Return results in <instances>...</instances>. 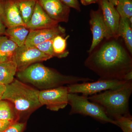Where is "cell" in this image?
I'll list each match as a JSON object with an SVG mask.
<instances>
[{"label":"cell","mask_w":132,"mask_h":132,"mask_svg":"<svg viewBox=\"0 0 132 132\" xmlns=\"http://www.w3.org/2000/svg\"><path fill=\"white\" fill-rule=\"evenodd\" d=\"M85 65L100 79L125 80L132 71V54L120 36L104 39L89 53Z\"/></svg>","instance_id":"cell-1"},{"label":"cell","mask_w":132,"mask_h":132,"mask_svg":"<svg viewBox=\"0 0 132 132\" xmlns=\"http://www.w3.org/2000/svg\"><path fill=\"white\" fill-rule=\"evenodd\" d=\"M16 76L22 82L30 83L43 90L55 88L65 84L70 85L94 80L89 78L63 75L39 63L33 64L24 70L18 71Z\"/></svg>","instance_id":"cell-2"},{"label":"cell","mask_w":132,"mask_h":132,"mask_svg":"<svg viewBox=\"0 0 132 132\" xmlns=\"http://www.w3.org/2000/svg\"><path fill=\"white\" fill-rule=\"evenodd\" d=\"M132 93V81L115 90H109L88 97L90 101L103 109L107 116L114 120L130 114L129 101Z\"/></svg>","instance_id":"cell-3"},{"label":"cell","mask_w":132,"mask_h":132,"mask_svg":"<svg viewBox=\"0 0 132 132\" xmlns=\"http://www.w3.org/2000/svg\"><path fill=\"white\" fill-rule=\"evenodd\" d=\"M6 86L2 100L11 102L16 111L27 113L41 106L39 100V90L16 79Z\"/></svg>","instance_id":"cell-4"},{"label":"cell","mask_w":132,"mask_h":132,"mask_svg":"<svg viewBox=\"0 0 132 132\" xmlns=\"http://www.w3.org/2000/svg\"><path fill=\"white\" fill-rule=\"evenodd\" d=\"M88 97L78 94H69L68 104L71 106L69 114L89 116L101 122L115 125L114 120L107 116L103 109L98 104L89 101Z\"/></svg>","instance_id":"cell-5"},{"label":"cell","mask_w":132,"mask_h":132,"mask_svg":"<svg viewBox=\"0 0 132 132\" xmlns=\"http://www.w3.org/2000/svg\"><path fill=\"white\" fill-rule=\"evenodd\" d=\"M130 81L117 80L101 79L95 82H85L68 85L69 93H81L88 96L101 93L102 91L115 90L123 86Z\"/></svg>","instance_id":"cell-6"},{"label":"cell","mask_w":132,"mask_h":132,"mask_svg":"<svg viewBox=\"0 0 132 132\" xmlns=\"http://www.w3.org/2000/svg\"><path fill=\"white\" fill-rule=\"evenodd\" d=\"M69 93L67 87H59L39 91V100L41 106L45 105L51 111H58L68 104Z\"/></svg>","instance_id":"cell-7"},{"label":"cell","mask_w":132,"mask_h":132,"mask_svg":"<svg viewBox=\"0 0 132 132\" xmlns=\"http://www.w3.org/2000/svg\"><path fill=\"white\" fill-rule=\"evenodd\" d=\"M52 58L35 47H30L24 45L18 47L13 60L16 63L18 72L33 64L46 61Z\"/></svg>","instance_id":"cell-8"},{"label":"cell","mask_w":132,"mask_h":132,"mask_svg":"<svg viewBox=\"0 0 132 132\" xmlns=\"http://www.w3.org/2000/svg\"><path fill=\"white\" fill-rule=\"evenodd\" d=\"M18 1V0H0V19L6 28L26 26L21 16Z\"/></svg>","instance_id":"cell-9"},{"label":"cell","mask_w":132,"mask_h":132,"mask_svg":"<svg viewBox=\"0 0 132 132\" xmlns=\"http://www.w3.org/2000/svg\"><path fill=\"white\" fill-rule=\"evenodd\" d=\"M99 7L102 12L107 29V38L119 37L118 29L120 16L115 6L108 0H98Z\"/></svg>","instance_id":"cell-10"},{"label":"cell","mask_w":132,"mask_h":132,"mask_svg":"<svg viewBox=\"0 0 132 132\" xmlns=\"http://www.w3.org/2000/svg\"><path fill=\"white\" fill-rule=\"evenodd\" d=\"M89 24L93 35V39L91 47L88 51V53L103 39L107 38L106 27L101 9L99 7L97 10H92L90 11Z\"/></svg>","instance_id":"cell-11"},{"label":"cell","mask_w":132,"mask_h":132,"mask_svg":"<svg viewBox=\"0 0 132 132\" xmlns=\"http://www.w3.org/2000/svg\"><path fill=\"white\" fill-rule=\"evenodd\" d=\"M37 2L48 15L55 21L59 23L68 22L70 8L61 0H37Z\"/></svg>","instance_id":"cell-12"},{"label":"cell","mask_w":132,"mask_h":132,"mask_svg":"<svg viewBox=\"0 0 132 132\" xmlns=\"http://www.w3.org/2000/svg\"><path fill=\"white\" fill-rule=\"evenodd\" d=\"M65 29L59 24L49 28L30 30L25 45L30 47H35L57 35H65Z\"/></svg>","instance_id":"cell-13"},{"label":"cell","mask_w":132,"mask_h":132,"mask_svg":"<svg viewBox=\"0 0 132 132\" xmlns=\"http://www.w3.org/2000/svg\"><path fill=\"white\" fill-rule=\"evenodd\" d=\"M58 24L48 15L37 1L32 15L26 27L29 30H34L53 27Z\"/></svg>","instance_id":"cell-14"},{"label":"cell","mask_w":132,"mask_h":132,"mask_svg":"<svg viewBox=\"0 0 132 132\" xmlns=\"http://www.w3.org/2000/svg\"><path fill=\"white\" fill-rule=\"evenodd\" d=\"M29 31L26 26H16L6 28L4 35L21 47L25 45Z\"/></svg>","instance_id":"cell-15"},{"label":"cell","mask_w":132,"mask_h":132,"mask_svg":"<svg viewBox=\"0 0 132 132\" xmlns=\"http://www.w3.org/2000/svg\"><path fill=\"white\" fill-rule=\"evenodd\" d=\"M17 45L6 36H0V63L12 60Z\"/></svg>","instance_id":"cell-16"},{"label":"cell","mask_w":132,"mask_h":132,"mask_svg":"<svg viewBox=\"0 0 132 132\" xmlns=\"http://www.w3.org/2000/svg\"><path fill=\"white\" fill-rule=\"evenodd\" d=\"M17 72L16 63L13 60L0 63V82L7 85L13 82Z\"/></svg>","instance_id":"cell-17"},{"label":"cell","mask_w":132,"mask_h":132,"mask_svg":"<svg viewBox=\"0 0 132 132\" xmlns=\"http://www.w3.org/2000/svg\"><path fill=\"white\" fill-rule=\"evenodd\" d=\"M119 36L122 38L126 47L132 54V24L127 18L120 17L118 29Z\"/></svg>","instance_id":"cell-18"},{"label":"cell","mask_w":132,"mask_h":132,"mask_svg":"<svg viewBox=\"0 0 132 132\" xmlns=\"http://www.w3.org/2000/svg\"><path fill=\"white\" fill-rule=\"evenodd\" d=\"M10 102L0 100V120L14 123L19 119V114Z\"/></svg>","instance_id":"cell-19"},{"label":"cell","mask_w":132,"mask_h":132,"mask_svg":"<svg viewBox=\"0 0 132 132\" xmlns=\"http://www.w3.org/2000/svg\"><path fill=\"white\" fill-rule=\"evenodd\" d=\"M37 0H18V6L22 20L27 25L30 20Z\"/></svg>","instance_id":"cell-20"},{"label":"cell","mask_w":132,"mask_h":132,"mask_svg":"<svg viewBox=\"0 0 132 132\" xmlns=\"http://www.w3.org/2000/svg\"><path fill=\"white\" fill-rule=\"evenodd\" d=\"M59 35L53 38V47L55 57L59 59L65 58L68 55L69 52L67 50V40L69 36Z\"/></svg>","instance_id":"cell-21"},{"label":"cell","mask_w":132,"mask_h":132,"mask_svg":"<svg viewBox=\"0 0 132 132\" xmlns=\"http://www.w3.org/2000/svg\"><path fill=\"white\" fill-rule=\"evenodd\" d=\"M116 9L121 18L132 17V0H118Z\"/></svg>","instance_id":"cell-22"},{"label":"cell","mask_w":132,"mask_h":132,"mask_svg":"<svg viewBox=\"0 0 132 132\" xmlns=\"http://www.w3.org/2000/svg\"><path fill=\"white\" fill-rule=\"evenodd\" d=\"M115 125L120 127L123 132H132V117L130 114L116 118Z\"/></svg>","instance_id":"cell-23"},{"label":"cell","mask_w":132,"mask_h":132,"mask_svg":"<svg viewBox=\"0 0 132 132\" xmlns=\"http://www.w3.org/2000/svg\"><path fill=\"white\" fill-rule=\"evenodd\" d=\"M53 38L48 40L36 45L35 47L38 48L41 52L53 58L55 57L53 47Z\"/></svg>","instance_id":"cell-24"},{"label":"cell","mask_w":132,"mask_h":132,"mask_svg":"<svg viewBox=\"0 0 132 132\" xmlns=\"http://www.w3.org/2000/svg\"><path fill=\"white\" fill-rule=\"evenodd\" d=\"M26 126L25 123L17 122L12 124L3 132H23Z\"/></svg>","instance_id":"cell-25"},{"label":"cell","mask_w":132,"mask_h":132,"mask_svg":"<svg viewBox=\"0 0 132 132\" xmlns=\"http://www.w3.org/2000/svg\"><path fill=\"white\" fill-rule=\"evenodd\" d=\"M62 2L67 6L72 8L79 12H80V5L78 0H61Z\"/></svg>","instance_id":"cell-26"},{"label":"cell","mask_w":132,"mask_h":132,"mask_svg":"<svg viewBox=\"0 0 132 132\" xmlns=\"http://www.w3.org/2000/svg\"><path fill=\"white\" fill-rule=\"evenodd\" d=\"M13 123L11 121L0 120V132H4Z\"/></svg>","instance_id":"cell-27"},{"label":"cell","mask_w":132,"mask_h":132,"mask_svg":"<svg viewBox=\"0 0 132 132\" xmlns=\"http://www.w3.org/2000/svg\"><path fill=\"white\" fill-rule=\"evenodd\" d=\"M98 0H80L81 2L82 5L87 6L93 4L97 3Z\"/></svg>","instance_id":"cell-28"},{"label":"cell","mask_w":132,"mask_h":132,"mask_svg":"<svg viewBox=\"0 0 132 132\" xmlns=\"http://www.w3.org/2000/svg\"><path fill=\"white\" fill-rule=\"evenodd\" d=\"M6 85L0 82V100H2V98L6 91Z\"/></svg>","instance_id":"cell-29"},{"label":"cell","mask_w":132,"mask_h":132,"mask_svg":"<svg viewBox=\"0 0 132 132\" xmlns=\"http://www.w3.org/2000/svg\"><path fill=\"white\" fill-rule=\"evenodd\" d=\"M6 28L0 19V36L4 35Z\"/></svg>","instance_id":"cell-30"},{"label":"cell","mask_w":132,"mask_h":132,"mask_svg":"<svg viewBox=\"0 0 132 132\" xmlns=\"http://www.w3.org/2000/svg\"><path fill=\"white\" fill-rule=\"evenodd\" d=\"M109 2L111 3L114 6H116L118 3V0H108Z\"/></svg>","instance_id":"cell-31"}]
</instances>
